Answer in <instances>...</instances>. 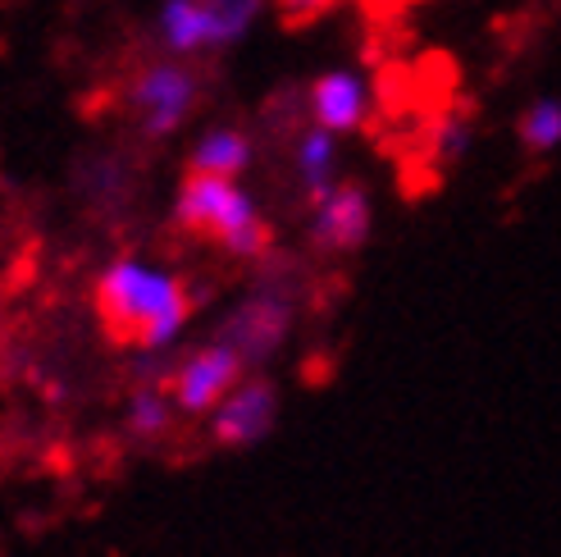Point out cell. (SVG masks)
<instances>
[{
    "mask_svg": "<svg viewBox=\"0 0 561 557\" xmlns=\"http://www.w3.org/2000/svg\"><path fill=\"white\" fill-rule=\"evenodd\" d=\"M124 187V164L110 160V156H96L88 160V170H82V192L88 197H110V192Z\"/></svg>",
    "mask_w": 561,
    "mask_h": 557,
    "instance_id": "15",
    "label": "cell"
},
{
    "mask_svg": "<svg viewBox=\"0 0 561 557\" xmlns=\"http://www.w3.org/2000/svg\"><path fill=\"white\" fill-rule=\"evenodd\" d=\"M516 137L529 156H552L561 151V96H535L520 120H516Z\"/></svg>",
    "mask_w": 561,
    "mask_h": 557,
    "instance_id": "13",
    "label": "cell"
},
{
    "mask_svg": "<svg viewBox=\"0 0 561 557\" xmlns=\"http://www.w3.org/2000/svg\"><path fill=\"white\" fill-rule=\"evenodd\" d=\"M288 333H293V297L274 284H261L224 316L215 339L229 343L242 356L247 371H261L265 361H274V352L288 343Z\"/></svg>",
    "mask_w": 561,
    "mask_h": 557,
    "instance_id": "5",
    "label": "cell"
},
{
    "mask_svg": "<svg viewBox=\"0 0 561 557\" xmlns=\"http://www.w3.org/2000/svg\"><path fill=\"white\" fill-rule=\"evenodd\" d=\"M174 398L164 394L160 384H137L133 388V398H128V407H124V430L137 439V443H151V439H160L164 430L174 425Z\"/></svg>",
    "mask_w": 561,
    "mask_h": 557,
    "instance_id": "12",
    "label": "cell"
},
{
    "mask_svg": "<svg viewBox=\"0 0 561 557\" xmlns=\"http://www.w3.org/2000/svg\"><path fill=\"white\" fill-rule=\"evenodd\" d=\"M251 160H256V143L242 133V128H206L196 137V147L187 156V170L192 174H224V179H242L251 170Z\"/></svg>",
    "mask_w": 561,
    "mask_h": 557,
    "instance_id": "11",
    "label": "cell"
},
{
    "mask_svg": "<svg viewBox=\"0 0 561 557\" xmlns=\"http://www.w3.org/2000/svg\"><path fill=\"white\" fill-rule=\"evenodd\" d=\"M96 306L115 339L147 348V352H170L183 339L187 316H192L183 278L137 257H119L101 270Z\"/></svg>",
    "mask_w": 561,
    "mask_h": 557,
    "instance_id": "1",
    "label": "cell"
},
{
    "mask_svg": "<svg viewBox=\"0 0 561 557\" xmlns=\"http://www.w3.org/2000/svg\"><path fill=\"white\" fill-rule=\"evenodd\" d=\"M278 425V388L270 379H238L210 411V434L224 448H256Z\"/></svg>",
    "mask_w": 561,
    "mask_h": 557,
    "instance_id": "8",
    "label": "cell"
},
{
    "mask_svg": "<svg viewBox=\"0 0 561 557\" xmlns=\"http://www.w3.org/2000/svg\"><path fill=\"white\" fill-rule=\"evenodd\" d=\"M174 225L183 234H202L219 242L233 261H261L270 252V225L261 202L224 174H192L174 192Z\"/></svg>",
    "mask_w": 561,
    "mask_h": 557,
    "instance_id": "2",
    "label": "cell"
},
{
    "mask_svg": "<svg viewBox=\"0 0 561 557\" xmlns=\"http://www.w3.org/2000/svg\"><path fill=\"white\" fill-rule=\"evenodd\" d=\"M288 19H316V14H329L333 5H343V0H278Z\"/></svg>",
    "mask_w": 561,
    "mask_h": 557,
    "instance_id": "16",
    "label": "cell"
},
{
    "mask_svg": "<svg viewBox=\"0 0 561 557\" xmlns=\"http://www.w3.org/2000/svg\"><path fill=\"white\" fill-rule=\"evenodd\" d=\"M293 174H297V187L306 192V202L324 197L339 183V133H329L320 124L301 128L293 143Z\"/></svg>",
    "mask_w": 561,
    "mask_h": 557,
    "instance_id": "10",
    "label": "cell"
},
{
    "mask_svg": "<svg viewBox=\"0 0 561 557\" xmlns=\"http://www.w3.org/2000/svg\"><path fill=\"white\" fill-rule=\"evenodd\" d=\"M370 110H375V92H370L366 73H356V69H329L311 82V92H306V115H311V124L339 133V137L366 128Z\"/></svg>",
    "mask_w": 561,
    "mask_h": 557,
    "instance_id": "9",
    "label": "cell"
},
{
    "mask_svg": "<svg viewBox=\"0 0 561 557\" xmlns=\"http://www.w3.org/2000/svg\"><path fill=\"white\" fill-rule=\"evenodd\" d=\"M370 229H375V206L360 183L339 179L324 197L311 202V242L329 257L360 252V247L370 242Z\"/></svg>",
    "mask_w": 561,
    "mask_h": 557,
    "instance_id": "7",
    "label": "cell"
},
{
    "mask_svg": "<svg viewBox=\"0 0 561 557\" xmlns=\"http://www.w3.org/2000/svg\"><path fill=\"white\" fill-rule=\"evenodd\" d=\"M247 375L242 356L229 343H206L187 352L183 361H174V375H170V398L183 416H210L215 402L229 394V388Z\"/></svg>",
    "mask_w": 561,
    "mask_h": 557,
    "instance_id": "6",
    "label": "cell"
},
{
    "mask_svg": "<svg viewBox=\"0 0 561 557\" xmlns=\"http://www.w3.org/2000/svg\"><path fill=\"white\" fill-rule=\"evenodd\" d=\"M196 101H202V73L192 69V60H174V55L142 65L128 82V110L151 143L174 137L192 120Z\"/></svg>",
    "mask_w": 561,
    "mask_h": 557,
    "instance_id": "4",
    "label": "cell"
},
{
    "mask_svg": "<svg viewBox=\"0 0 561 557\" xmlns=\"http://www.w3.org/2000/svg\"><path fill=\"white\" fill-rule=\"evenodd\" d=\"M265 14V0H160L156 10V46L174 60L233 50Z\"/></svg>",
    "mask_w": 561,
    "mask_h": 557,
    "instance_id": "3",
    "label": "cell"
},
{
    "mask_svg": "<svg viewBox=\"0 0 561 557\" xmlns=\"http://www.w3.org/2000/svg\"><path fill=\"white\" fill-rule=\"evenodd\" d=\"M470 143H474V124H470L466 110H447V115H438L434 128H430V156H434V164L466 160Z\"/></svg>",
    "mask_w": 561,
    "mask_h": 557,
    "instance_id": "14",
    "label": "cell"
}]
</instances>
